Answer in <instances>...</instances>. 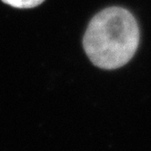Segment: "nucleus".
Instances as JSON below:
<instances>
[{
	"instance_id": "nucleus-1",
	"label": "nucleus",
	"mask_w": 151,
	"mask_h": 151,
	"mask_svg": "<svg viewBox=\"0 0 151 151\" xmlns=\"http://www.w3.org/2000/svg\"><path fill=\"white\" fill-rule=\"evenodd\" d=\"M139 29L128 10L107 7L89 22L83 38L87 56L96 67L116 69L130 60L137 49Z\"/></svg>"
},
{
	"instance_id": "nucleus-2",
	"label": "nucleus",
	"mask_w": 151,
	"mask_h": 151,
	"mask_svg": "<svg viewBox=\"0 0 151 151\" xmlns=\"http://www.w3.org/2000/svg\"><path fill=\"white\" fill-rule=\"evenodd\" d=\"M1 1L16 8H33L42 4L45 0H1Z\"/></svg>"
}]
</instances>
